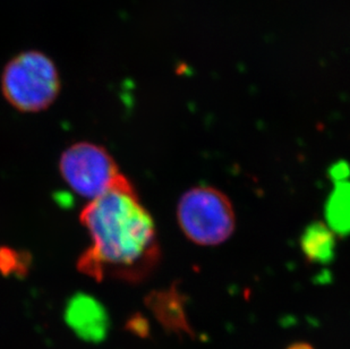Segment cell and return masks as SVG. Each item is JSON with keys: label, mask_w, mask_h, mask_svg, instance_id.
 Listing matches in <instances>:
<instances>
[{"label": "cell", "mask_w": 350, "mask_h": 349, "mask_svg": "<svg viewBox=\"0 0 350 349\" xmlns=\"http://www.w3.org/2000/svg\"><path fill=\"white\" fill-rule=\"evenodd\" d=\"M59 169L68 186L90 201L127 181L106 148L89 142L77 143L65 150Z\"/></svg>", "instance_id": "obj_4"}, {"label": "cell", "mask_w": 350, "mask_h": 349, "mask_svg": "<svg viewBox=\"0 0 350 349\" xmlns=\"http://www.w3.org/2000/svg\"><path fill=\"white\" fill-rule=\"evenodd\" d=\"M287 349H314L311 345H308V344L305 343H298L294 344V345H291V346L288 347Z\"/></svg>", "instance_id": "obj_8"}, {"label": "cell", "mask_w": 350, "mask_h": 349, "mask_svg": "<svg viewBox=\"0 0 350 349\" xmlns=\"http://www.w3.org/2000/svg\"><path fill=\"white\" fill-rule=\"evenodd\" d=\"M327 226L338 234L350 231V184L338 183L325 208Z\"/></svg>", "instance_id": "obj_7"}, {"label": "cell", "mask_w": 350, "mask_h": 349, "mask_svg": "<svg viewBox=\"0 0 350 349\" xmlns=\"http://www.w3.org/2000/svg\"><path fill=\"white\" fill-rule=\"evenodd\" d=\"M303 253L313 263H327L334 259L336 238L327 224L317 221L305 229L301 236Z\"/></svg>", "instance_id": "obj_6"}, {"label": "cell", "mask_w": 350, "mask_h": 349, "mask_svg": "<svg viewBox=\"0 0 350 349\" xmlns=\"http://www.w3.org/2000/svg\"><path fill=\"white\" fill-rule=\"evenodd\" d=\"M91 245L79 269L96 280L116 278L139 283L152 274L161 252L151 214L129 179L90 201L81 214Z\"/></svg>", "instance_id": "obj_1"}, {"label": "cell", "mask_w": 350, "mask_h": 349, "mask_svg": "<svg viewBox=\"0 0 350 349\" xmlns=\"http://www.w3.org/2000/svg\"><path fill=\"white\" fill-rule=\"evenodd\" d=\"M177 219L186 237L200 246L225 243L236 228L232 201L211 186H196L184 193L179 200Z\"/></svg>", "instance_id": "obj_3"}, {"label": "cell", "mask_w": 350, "mask_h": 349, "mask_svg": "<svg viewBox=\"0 0 350 349\" xmlns=\"http://www.w3.org/2000/svg\"><path fill=\"white\" fill-rule=\"evenodd\" d=\"M1 90L7 101L17 110L41 112L59 94V74L53 60L44 53L24 51L5 67Z\"/></svg>", "instance_id": "obj_2"}, {"label": "cell", "mask_w": 350, "mask_h": 349, "mask_svg": "<svg viewBox=\"0 0 350 349\" xmlns=\"http://www.w3.org/2000/svg\"><path fill=\"white\" fill-rule=\"evenodd\" d=\"M66 320L70 328L83 339L99 341L106 336L108 315L101 304L92 297L77 295L66 309Z\"/></svg>", "instance_id": "obj_5"}]
</instances>
